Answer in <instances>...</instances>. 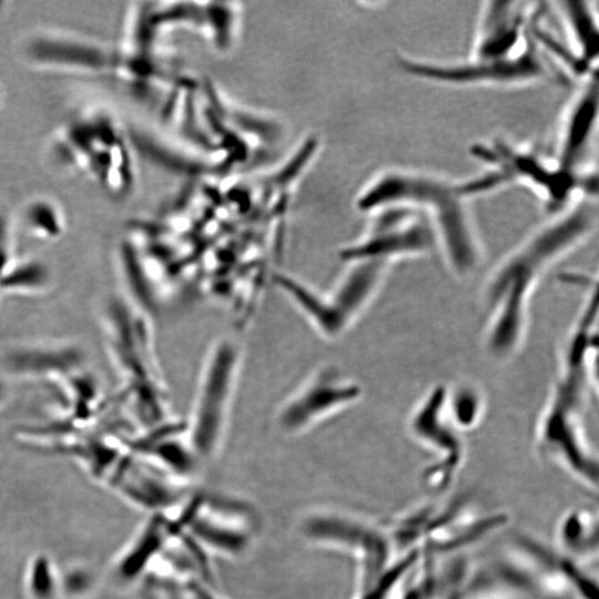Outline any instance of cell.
<instances>
[{
	"instance_id": "obj_22",
	"label": "cell",
	"mask_w": 599,
	"mask_h": 599,
	"mask_svg": "<svg viewBox=\"0 0 599 599\" xmlns=\"http://www.w3.org/2000/svg\"><path fill=\"white\" fill-rule=\"evenodd\" d=\"M49 267L39 260L12 261L0 278V293L9 295L40 294L49 288Z\"/></svg>"
},
{
	"instance_id": "obj_5",
	"label": "cell",
	"mask_w": 599,
	"mask_h": 599,
	"mask_svg": "<svg viewBox=\"0 0 599 599\" xmlns=\"http://www.w3.org/2000/svg\"><path fill=\"white\" fill-rule=\"evenodd\" d=\"M471 152L487 165L500 189L522 184L536 192L554 212L580 197L597 199V171L572 173L555 159L504 140L478 143Z\"/></svg>"
},
{
	"instance_id": "obj_1",
	"label": "cell",
	"mask_w": 599,
	"mask_h": 599,
	"mask_svg": "<svg viewBox=\"0 0 599 599\" xmlns=\"http://www.w3.org/2000/svg\"><path fill=\"white\" fill-rule=\"evenodd\" d=\"M597 222V200L580 197L555 212L495 270L486 288L487 347L494 356L505 358L517 351L537 281L552 263L586 241Z\"/></svg>"
},
{
	"instance_id": "obj_9",
	"label": "cell",
	"mask_w": 599,
	"mask_h": 599,
	"mask_svg": "<svg viewBox=\"0 0 599 599\" xmlns=\"http://www.w3.org/2000/svg\"><path fill=\"white\" fill-rule=\"evenodd\" d=\"M352 267L324 297L312 293L300 283L284 280L282 286L303 309L309 321L326 335H337L348 327L374 296L389 264L361 260L352 261Z\"/></svg>"
},
{
	"instance_id": "obj_14",
	"label": "cell",
	"mask_w": 599,
	"mask_h": 599,
	"mask_svg": "<svg viewBox=\"0 0 599 599\" xmlns=\"http://www.w3.org/2000/svg\"><path fill=\"white\" fill-rule=\"evenodd\" d=\"M539 3L489 0L481 3L470 57L504 58L524 50L532 39L531 27Z\"/></svg>"
},
{
	"instance_id": "obj_13",
	"label": "cell",
	"mask_w": 599,
	"mask_h": 599,
	"mask_svg": "<svg viewBox=\"0 0 599 599\" xmlns=\"http://www.w3.org/2000/svg\"><path fill=\"white\" fill-rule=\"evenodd\" d=\"M244 506L227 499H194L180 510L183 531L211 551L241 555L255 538L253 510Z\"/></svg>"
},
{
	"instance_id": "obj_23",
	"label": "cell",
	"mask_w": 599,
	"mask_h": 599,
	"mask_svg": "<svg viewBox=\"0 0 599 599\" xmlns=\"http://www.w3.org/2000/svg\"><path fill=\"white\" fill-rule=\"evenodd\" d=\"M53 561L39 554L30 559L24 572L26 590L31 599H57L61 582Z\"/></svg>"
},
{
	"instance_id": "obj_20",
	"label": "cell",
	"mask_w": 599,
	"mask_h": 599,
	"mask_svg": "<svg viewBox=\"0 0 599 599\" xmlns=\"http://www.w3.org/2000/svg\"><path fill=\"white\" fill-rule=\"evenodd\" d=\"M556 540L561 556L582 566L597 562L598 511L591 506L567 510L558 521Z\"/></svg>"
},
{
	"instance_id": "obj_11",
	"label": "cell",
	"mask_w": 599,
	"mask_h": 599,
	"mask_svg": "<svg viewBox=\"0 0 599 599\" xmlns=\"http://www.w3.org/2000/svg\"><path fill=\"white\" fill-rule=\"evenodd\" d=\"M366 233L342 252L344 260H370L390 264L427 254L437 245L426 215L409 206H387L370 213Z\"/></svg>"
},
{
	"instance_id": "obj_10",
	"label": "cell",
	"mask_w": 599,
	"mask_h": 599,
	"mask_svg": "<svg viewBox=\"0 0 599 599\" xmlns=\"http://www.w3.org/2000/svg\"><path fill=\"white\" fill-rule=\"evenodd\" d=\"M237 365L238 348L230 341L219 343L207 357L189 428V443L196 456L210 457L220 446Z\"/></svg>"
},
{
	"instance_id": "obj_4",
	"label": "cell",
	"mask_w": 599,
	"mask_h": 599,
	"mask_svg": "<svg viewBox=\"0 0 599 599\" xmlns=\"http://www.w3.org/2000/svg\"><path fill=\"white\" fill-rule=\"evenodd\" d=\"M129 135L108 111L80 112L51 135L48 153L64 171L94 182L112 199L126 197L135 175Z\"/></svg>"
},
{
	"instance_id": "obj_25",
	"label": "cell",
	"mask_w": 599,
	"mask_h": 599,
	"mask_svg": "<svg viewBox=\"0 0 599 599\" xmlns=\"http://www.w3.org/2000/svg\"><path fill=\"white\" fill-rule=\"evenodd\" d=\"M7 395V388L4 384L0 380V404L4 400Z\"/></svg>"
},
{
	"instance_id": "obj_6",
	"label": "cell",
	"mask_w": 599,
	"mask_h": 599,
	"mask_svg": "<svg viewBox=\"0 0 599 599\" xmlns=\"http://www.w3.org/2000/svg\"><path fill=\"white\" fill-rule=\"evenodd\" d=\"M148 317L146 313L122 297L109 300L103 313L108 352L124 383L121 398L130 403L163 397L164 386Z\"/></svg>"
},
{
	"instance_id": "obj_26",
	"label": "cell",
	"mask_w": 599,
	"mask_h": 599,
	"mask_svg": "<svg viewBox=\"0 0 599 599\" xmlns=\"http://www.w3.org/2000/svg\"><path fill=\"white\" fill-rule=\"evenodd\" d=\"M1 99H2V92H1V90H0V103H1Z\"/></svg>"
},
{
	"instance_id": "obj_2",
	"label": "cell",
	"mask_w": 599,
	"mask_h": 599,
	"mask_svg": "<svg viewBox=\"0 0 599 599\" xmlns=\"http://www.w3.org/2000/svg\"><path fill=\"white\" fill-rule=\"evenodd\" d=\"M597 291L570 336L562 370L539 422L538 451L590 493L598 491V458L582 429V413L596 367Z\"/></svg>"
},
{
	"instance_id": "obj_7",
	"label": "cell",
	"mask_w": 599,
	"mask_h": 599,
	"mask_svg": "<svg viewBox=\"0 0 599 599\" xmlns=\"http://www.w3.org/2000/svg\"><path fill=\"white\" fill-rule=\"evenodd\" d=\"M397 63L413 78L450 87H518L544 82L552 77L546 53L534 34L524 50L509 57L469 55L467 59L445 61L400 54Z\"/></svg>"
},
{
	"instance_id": "obj_21",
	"label": "cell",
	"mask_w": 599,
	"mask_h": 599,
	"mask_svg": "<svg viewBox=\"0 0 599 599\" xmlns=\"http://www.w3.org/2000/svg\"><path fill=\"white\" fill-rule=\"evenodd\" d=\"M22 223L27 232L39 241L61 238L68 229L63 207L49 196H34L22 209Z\"/></svg>"
},
{
	"instance_id": "obj_15",
	"label": "cell",
	"mask_w": 599,
	"mask_h": 599,
	"mask_svg": "<svg viewBox=\"0 0 599 599\" xmlns=\"http://www.w3.org/2000/svg\"><path fill=\"white\" fill-rule=\"evenodd\" d=\"M597 123L598 77L595 72L580 80L564 110L554 158L560 166L577 174L597 171L590 162Z\"/></svg>"
},
{
	"instance_id": "obj_18",
	"label": "cell",
	"mask_w": 599,
	"mask_h": 599,
	"mask_svg": "<svg viewBox=\"0 0 599 599\" xmlns=\"http://www.w3.org/2000/svg\"><path fill=\"white\" fill-rule=\"evenodd\" d=\"M564 27L566 47L585 73L597 71L599 52L597 3L588 0H560L552 3Z\"/></svg>"
},
{
	"instance_id": "obj_17",
	"label": "cell",
	"mask_w": 599,
	"mask_h": 599,
	"mask_svg": "<svg viewBox=\"0 0 599 599\" xmlns=\"http://www.w3.org/2000/svg\"><path fill=\"white\" fill-rule=\"evenodd\" d=\"M83 351L68 342H39L10 351L4 367L24 378L54 380L83 368Z\"/></svg>"
},
{
	"instance_id": "obj_24",
	"label": "cell",
	"mask_w": 599,
	"mask_h": 599,
	"mask_svg": "<svg viewBox=\"0 0 599 599\" xmlns=\"http://www.w3.org/2000/svg\"><path fill=\"white\" fill-rule=\"evenodd\" d=\"M446 408L457 429L471 428L479 419L483 403L479 394L471 387H461L453 395L447 393Z\"/></svg>"
},
{
	"instance_id": "obj_19",
	"label": "cell",
	"mask_w": 599,
	"mask_h": 599,
	"mask_svg": "<svg viewBox=\"0 0 599 599\" xmlns=\"http://www.w3.org/2000/svg\"><path fill=\"white\" fill-rule=\"evenodd\" d=\"M144 527L128 545L114 565L116 578L129 582L148 571L180 528L167 510L153 512Z\"/></svg>"
},
{
	"instance_id": "obj_16",
	"label": "cell",
	"mask_w": 599,
	"mask_h": 599,
	"mask_svg": "<svg viewBox=\"0 0 599 599\" xmlns=\"http://www.w3.org/2000/svg\"><path fill=\"white\" fill-rule=\"evenodd\" d=\"M359 396L358 384L324 370L287 400L280 413V423L287 432L303 430L357 400Z\"/></svg>"
},
{
	"instance_id": "obj_8",
	"label": "cell",
	"mask_w": 599,
	"mask_h": 599,
	"mask_svg": "<svg viewBox=\"0 0 599 599\" xmlns=\"http://www.w3.org/2000/svg\"><path fill=\"white\" fill-rule=\"evenodd\" d=\"M20 52L37 70L110 81L120 57V49L104 40L64 29L30 32L22 40Z\"/></svg>"
},
{
	"instance_id": "obj_3",
	"label": "cell",
	"mask_w": 599,
	"mask_h": 599,
	"mask_svg": "<svg viewBox=\"0 0 599 599\" xmlns=\"http://www.w3.org/2000/svg\"><path fill=\"white\" fill-rule=\"evenodd\" d=\"M470 199L460 181L410 167L378 172L359 191L357 207L366 213L387 206H409L423 212L432 224L437 245L459 275L475 271L481 257Z\"/></svg>"
},
{
	"instance_id": "obj_12",
	"label": "cell",
	"mask_w": 599,
	"mask_h": 599,
	"mask_svg": "<svg viewBox=\"0 0 599 599\" xmlns=\"http://www.w3.org/2000/svg\"><path fill=\"white\" fill-rule=\"evenodd\" d=\"M447 390L437 386L414 412L409 427L414 437L435 454V459L422 474L423 485L440 494L450 487L465 457L458 429L447 416Z\"/></svg>"
}]
</instances>
